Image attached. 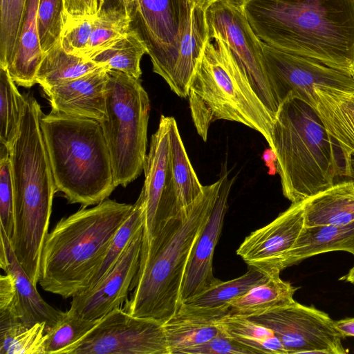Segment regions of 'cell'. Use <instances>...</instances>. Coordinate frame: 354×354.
<instances>
[{"mask_svg": "<svg viewBox=\"0 0 354 354\" xmlns=\"http://www.w3.org/2000/svg\"><path fill=\"white\" fill-rule=\"evenodd\" d=\"M340 279L346 280V281L354 285V266L350 270L346 276L342 277Z\"/></svg>", "mask_w": 354, "mask_h": 354, "instance_id": "45", "label": "cell"}, {"mask_svg": "<svg viewBox=\"0 0 354 354\" xmlns=\"http://www.w3.org/2000/svg\"><path fill=\"white\" fill-rule=\"evenodd\" d=\"M147 48L133 29L114 44L93 55L90 59L105 67L140 79L142 75L140 61Z\"/></svg>", "mask_w": 354, "mask_h": 354, "instance_id": "31", "label": "cell"}, {"mask_svg": "<svg viewBox=\"0 0 354 354\" xmlns=\"http://www.w3.org/2000/svg\"><path fill=\"white\" fill-rule=\"evenodd\" d=\"M107 72L100 68L44 90L52 111L101 122L106 112Z\"/></svg>", "mask_w": 354, "mask_h": 354, "instance_id": "18", "label": "cell"}, {"mask_svg": "<svg viewBox=\"0 0 354 354\" xmlns=\"http://www.w3.org/2000/svg\"><path fill=\"white\" fill-rule=\"evenodd\" d=\"M27 0H0V66L6 68L17 44Z\"/></svg>", "mask_w": 354, "mask_h": 354, "instance_id": "37", "label": "cell"}, {"mask_svg": "<svg viewBox=\"0 0 354 354\" xmlns=\"http://www.w3.org/2000/svg\"><path fill=\"white\" fill-rule=\"evenodd\" d=\"M227 336L245 345L255 353L288 354L281 340L270 328L247 317L230 313L218 321Z\"/></svg>", "mask_w": 354, "mask_h": 354, "instance_id": "29", "label": "cell"}, {"mask_svg": "<svg viewBox=\"0 0 354 354\" xmlns=\"http://www.w3.org/2000/svg\"><path fill=\"white\" fill-rule=\"evenodd\" d=\"M169 116L162 115L157 131L152 135L144 165L145 208L142 251L151 241L160 223L169 178Z\"/></svg>", "mask_w": 354, "mask_h": 354, "instance_id": "17", "label": "cell"}, {"mask_svg": "<svg viewBox=\"0 0 354 354\" xmlns=\"http://www.w3.org/2000/svg\"><path fill=\"white\" fill-rule=\"evenodd\" d=\"M210 39L221 40L248 78L254 91L274 118L279 105L267 77L262 41L252 29L241 0H218L206 10Z\"/></svg>", "mask_w": 354, "mask_h": 354, "instance_id": "9", "label": "cell"}, {"mask_svg": "<svg viewBox=\"0 0 354 354\" xmlns=\"http://www.w3.org/2000/svg\"><path fill=\"white\" fill-rule=\"evenodd\" d=\"M256 354L223 332L210 340L184 350L181 354Z\"/></svg>", "mask_w": 354, "mask_h": 354, "instance_id": "42", "label": "cell"}, {"mask_svg": "<svg viewBox=\"0 0 354 354\" xmlns=\"http://www.w3.org/2000/svg\"><path fill=\"white\" fill-rule=\"evenodd\" d=\"M64 19L95 15L99 10L98 0H64Z\"/></svg>", "mask_w": 354, "mask_h": 354, "instance_id": "43", "label": "cell"}, {"mask_svg": "<svg viewBox=\"0 0 354 354\" xmlns=\"http://www.w3.org/2000/svg\"><path fill=\"white\" fill-rule=\"evenodd\" d=\"M335 326L343 337H354V317L334 321Z\"/></svg>", "mask_w": 354, "mask_h": 354, "instance_id": "44", "label": "cell"}, {"mask_svg": "<svg viewBox=\"0 0 354 354\" xmlns=\"http://www.w3.org/2000/svg\"><path fill=\"white\" fill-rule=\"evenodd\" d=\"M95 16L64 19L60 44L66 53L84 57L88 50Z\"/></svg>", "mask_w": 354, "mask_h": 354, "instance_id": "40", "label": "cell"}, {"mask_svg": "<svg viewBox=\"0 0 354 354\" xmlns=\"http://www.w3.org/2000/svg\"><path fill=\"white\" fill-rule=\"evenodd\" d=\"M201 3L203 4L205 6L208 7L212 3L218 1V0H198Z\"/></svg>", "mask_w": 354, "mask_h": 354, "instance_id": "48", "label": "cell"}, {"mask_svg": "<svg viewBox=\"0 0 354 354\" xmlns=\"http://www.w3.org/2000/svg\"><path fill=\"white\" fill-rule=\"evenodd\" d=\"M221 177L203 186L189 207L163 221L141 252L140 268L123 309L140 317L166 323L183 304L181 290L195 244L215 203Z\"/></svg>", "mask_w": 354, "mask_h": 354, "instance_id": "2", "label": "cell"}, {"mask_svg": "<svg viewBox=\"0 0 354 354\" xmlns=\"http://www.w3.org/2000/svg\"><path fill=\"white\" fill-rule=\"evenodd\" d=\"M132 207L107 198L60 219L44 243L39 279L42 289L64 299L83 292Z\"/></svg>", "mask_w": 354, "mask_h": 354, "instance_id": "5", "label": "cell"}, {"mask_svg": "<svg viewBox=\"0 0 354 354\" xmlns=\"http://www.w3.org/2000/svg\"><path fill=\"white\" fill-rule=\"evenodd\" d=\"M260 40L354 75V0H241Z\"/></svg>", "mask_w": 354, "mask_h": 354, "instance_id": "1", "label": "cell"}, {"mask_svg": "<svg viewBox=\"0 0 354 354\" xmlns=\"http://www.w3.org/2000/svg\"><path fill=\"white\" fill-rule=\"evenodd\" d=\"M142 236L143 227L106 277L93 287L72 297L70 310L84 319L96 320L125 302L140 268Z\"/></svg>", "mask_w": 354, "mask_h": 354, "instance_id": "15", "label": "cell"}, {"mask_svg": "<svg viewBox=\"0 0 354 354\" xmlns=\"http://www.w3.org/2000/svg\"><path fill=\"white\" fill-rule=\"evenodd\" d=\"M349 180H352L354 183V156L351 157L350 163V176Z\"/></svg>", "mask_w": 354, "mask_h": 354, "instance_id": "46", "label": "cell"}, {"mask_svg": "<svg viewBox=\"0 0 354 354\" xmlns=\"http://www.w3.org/2000/svg\"><path fill=\"white\" fill-rule=\"evenodd\" d=\"M131 21L128 10L120 1L118 6L104 8L102 4L99 6L88 50L84 57L90 59L93 55L123 37L131 28Z\"/></svg>", "mask_w": 354, "mask_h": 354, "instance_id": "32", "label": "cell"}, {"mask_svg": "<svg viewBox=\"0 0 354 354\" xmlns=\"http://www.w3.org/2000/svg\"><path fill=\"white\" fill-rule=\"evenodd\" d=\"M268 82L279 106L290 94L313 106L317 86L354 88V75L262 42Z\"/></svg>", "mask_w": 354, "mask_h": 354, "instance_id": "13", "label": "cell"}, {"mask_svg": "<svg viewBox=\"0 0 354 354\" xmlns=\"http://www.w3.org/2000/svg\"><path fill=\"white\" fill-rule=\"evenodd\" d=\"M0 221L10 240L15 227V206L9 150L1 144L0 149Z\"/></svg>", "mask_w": 354, "mask_h": 354, "instance_id": "39", "label": "cell"}, {"mask_svg": "<svg viewBox=\"0 0 354 354\" xmlns=\"http://www.w3.org/2000/svg\"><path fill=\"white\" fill-rule=\"evenodd\" d=\"M0 266L15 280L17 295L21 312L22 322L32 326L45 322L48 330L62 317L64 311L46 303L39 294L28 274L19 263L3 229L0 227Z\"/></svg>", "mask_w": 354, "mask_h": 354, "instance_id": "21", "label": "cell"}, {"mask_svg": "<svg viewBox=\"0 0 354 354\" xmlns=\"http://www.w3.org/2000/svg\"><path fill=\"white\" fill-rule=\"evenodd\" d=\"M21 320L15 280L8 273L0 277V324Z\"/></svg>", "mask_w": 354, "mask_h": 354, "instance_id": "41", "label": "cell"}, {"mask_svg": "<svg viewBox=\"0 0 354 354\" xmlns=\"http://www.w3.org/2000/svg\"><path fill=\"white\" fill-rule=\"evenodd\" d=\"M19 131L9 157L14 193L15 227L10 245L35 286L57 188L40 125L39 104L26 94Z\"/></svg>", "mask_w": 354, "mask_h": 354, "instance_id": "3", "label": "cell"}, {"mask_svg": "<svg viewBox=\"0 0 354 354\" xmlns=\"http://www.w3.org/2000/svg\"><path fill=\"white\" fill-rule=\"evenodd\" d=\"M64 24V0H39L37 29L43 53L60 42Z\"/></svg>", "mask_w": 354, "mask_h": 354, "instance_id": "38", "label": "cell"}, {"mask_svg": "<svg viewBox=\"0 0 354 354\" xmlns=\"http://www.w3.org/2000/svg\"><path fill=\"white\" fill-rule=\"evenodd\" d=\"M354 222V183L348 180L306 200L305 226L341 225Z\"/></svg>", "mask_w": 354, "mask_h": 354, "instance_id": "26", "label": "cell"}, {"mask_svg": "<svg viewBox=\"0 0 354 354\" xmlns=\"http://www.w3.org/2000/svg\"><path fill=\"white\" fill-rule=\"evenodd\" d=\"M106 112L101 127L115 182L126 187L144 169L150 101L140 79L108 70Z\"/></svg>", "mask_w": 354, "mask_h": 354, "instance_id": "8", "label": "cell"}, {"mask_svg": "<svg viewBox=\"0 0 354 354\" xmlns=\"http://www.w3.org/2000/svg\"><path fill=\"white\" fill-rule=\"evenodd\" d=\"M346 251L354 256V222L341 225L304 226L283 262V270L319 254Z\"/></svg>", "mask_w": 354, "mask_h": 354, "instance_id": "25", "label": "cell"}, {"mask_svg": "<svg viewBox=\"0 0 354 354\" xmlns=\"http://www.w3.org/2000/svg\"><path fill=\"white\" fill-rule=\"evenodd\" d=\"M169 186L159 225L189 207L201 195L203 189L187 154L176 121L173 117H170L169 120Z\"/></svg>", "mask_w": 354, "mask_h": 354, "instance_id": "19", "label": "cell"}, {"mask_svg": "<svg viewBox=\"0 0 354 354\" xmlns=\"http://www.w3.org/2000/svg\"><path fill=\"white\" fill-rule=\"evenodd\" d=\"M145 208V194L142 189L138 198L133 205L129 216L113 236L102 262L88 280L84 290L93 287L106 276L128 244L143 227Z\"/></svg>", "mask_w": 354, "mask_h": 354, "instance_id": "33", "label": "cell"}, {"mask_svg": "<svg viewBox=\"0 0 354 354\" xmlns=\"http://www.w3.org/2000/svg\"><path fill=\"white\" fill-rule=\"evenodd\" d=\"M187 97L193 122L204 141L212 122L226 120L259 132L272 148L274 117L221 40L207 41L191 79Z\"/></svg>", "mask_w": 354, "mask_h": 354, "instance_id": "7", "label": "cell"}, {"mask_svg": "<svg viewBox=\"0 0 354 354\" xmlns=\"http://www.w3.org/2000/svg\"><path fill=\"white\" fill-rule=\"evenodd\" d=\"M247 318L271 329L288 354H344V339L329 315L296 301Z\"/></svg>", "mask_w": 354, "mask_h": 354, "instance_id": "12", "label": "cell"}, {"mask_svg": "<svg viewBox=\"0 0 354 354\" xmlns=\"http://www.w3.org/2000/svg\"><path fill=\"white\" fill-rule=\"evenodd\" d=\"M234 178L226 173L221 176V187L212 209L192 252L181 290L183 302L198 295L218 281L213 274V257L218 241L227 201Z\"/></svg>", "mask_w": 354, "mask_h": 354, "instance_id": "16", "label": "cell"}, {"mask_svg": "<svg viewBox=\"0 0 354 354\" xmlns=\"http://www.w3.org/2000/svg\"><path fill=\"white\" fill-rule=\"evenodd\" d=\"M66 354H169V350L163 324L118 307L101 317Z\"/></svg>", "mask_w": 354, "mask_h": 354, "instance_id": "11", "label": "cell"}, {"mask_svg": "<svg viewBox=\"0 0 354 354\" xmlns=\"http://www.w3.org/2000/svg\"><path fill=\"white\" fill-rule=\"evenodd\" d=\"M229 313L230 308H201L183 304L163 324L169 354H181L222 333L218 321Z\"/></svg>", "mask_w": 354, "mask_h": 354, "instance_id": "20", "label": "cell"}, {"mask_svg": "<svg viewBox=\"0 0 354 354\" xmlns=\"http://www.w3.org/2000/svg\"><path fill=\"white\" fill-rule=\"evenodd\" d=\"M99 319L87 320L69 309L65 311L47 333L45 354H66L96 325Z\"/></svg>", "mask_w": 354, "mask_h": 354, "instance_id": "36", "label": "cell"}, {"mask_svg": "<svg viewBox=\"0 0 354 354\" xmlns=\"http://www.w3.org/2000/svg\"><path fill=\"white\" fill-rule=\"evenodd\" d=\"M313 108L326 131L350 156H354V88L317 86Z\"/></svg>", "mask_w": 354, "mask_h": 354, "instance_id": "22", "label": "cell"}, {"mask_svg": "<svg viewBox=\"0 0 354 354\" xmlns=\"http://www.w3.org/2000/svg\"><path fill=\"white\" fill-rule=\"evenodd\" d=\"M272 148L283 196L305 201L350 176L352 156L326 131L313 106L288 95L274 118Z\"/></svg>", "mask_w": 354, "mask_h": 354, "instance_id": "4", "label": "cell"}, {"mask_svg": "<svg viewBox=\"0 0 354 354\" xmlns=\"http://www.w3.org/2000/svg\"><path fill=\"white\" fill-rule=\"evenodd\" d=\"M270 277L257 268L249 267L243 275L225 281L218 279L209 288L183 304L201 308H230L232 301L263 283Z\"/></svg>", "mask_w": 354, "mask_h": 354, "instance_id": "30", "label": "cell"}, {"mask_svg": "<svg viewBox=\"0 0 354 354\" xmlns=\"http://www.w3.org/2000/svg\"><path fill=\"white\" fill-rule=\"evenodd\" d=\"M206 6L198 0L193 3L178 48V55L171 80V90L181 97L188 95L189 86L196 65L208 40Z\"/></svg>", "mask_w": 354, "mask_h": 354, "instance_id": "23", "label": "cell"}, {"mask_svg": "<svg viewBox=\"0 0 354 354\" xmlns=\"http://www.w3.org/2000/svg\"><path fill=\"white\" fill-rule=\"evenodd\" d=\"M121 3L123 4V6L127 8H129L133 2L135 0H119Z\"/></svg>", "mask_w": 354, "mask_h": 354, "instance_id": "47", "label": "cell"}, {"mask_svg": "<svg viewBox=\"0 0 354 354\" xmlns=\"http://www.w3.org/2000/svg\"><path fill=\"white\" fill-rule=\"evenodd\" d=\"M39 2L27 0L17 44L6 67L15 84L26 88L37 84L36 74L44 56L37 29Z\"/></svg>", "mask_w": 354, "mask_h": 354, "instance_id": "24", "label": "cell"}, {"mask_svg": "<svg viewBox=\"0 0 354 354\" xmlns=\"http://www.w3.org/2000/svg\"><path fill=\"white\" fill-rule=\"evenodd\" d=\"M25 104L6 68L0 66V143L9 150L17 137Z\"/></svg>", "mask_w": 354, "mask_h": 354, "instance_id": "35", "label": "cell"}, {"mask_svg": "<svg viewBox=\"0 0 354 354\" xmlns=\"http://www.w3.org/2000/svg\"><path fill=\"white\" fill-rule=\"evenodd\" d=\"M100 68L105 67L91 59L66 53L59 42L44 53L36 74V82L45 90Z\"/></svg>", "mask_w": 354, "mask_h": 354, "instance_id": "28", "label": "cell"}, {"mask_svg": "<svg viewBox=\"0 0 354 354\" xmlns=\"http://www.w3.org/2000/svg\"><path fill=\"white\" fill-rule=\"evenodd\" d=\"M40 125L57 191L82 207L107 198L117 185L100 122L51 110Z\"/></svg>", "mask_w": 354, "mask_h": 354, "instance_id": "6", "label": "cell"}, {"mask_svg": "<svg viewBox=\"0 0 354 354\" xmlns=\"http://www.w3.org/2000/svg\"><path fill=\"white\" fill-rule=\"evenodd\" d=\"M298 288L282 280L279 274L270 276L242 297L230 303V313L245 317L259 315L294 301Z\"/></svg>", "mask_w": 354, "mask_h": 354, "instance_id": "27", "label": "cell"}, {"mask_svg": "<svg viewBox=\"0 0 354 354\" xmlns=\"http://www.w3.org/2000/svg\"><path fill=\"white\" fill-rule=\"evenodd\" d=\"M195 0H135L127 9L131 28L145 43L153 71L169 84L180 41Z\"/></svg>", "mask_w": 354, "mask_h": 354, "instance_id": "10", "label": "cell"}, {"mask_svg": "<svg viewBox=\"0 0 354 354\" xmlns=\"http://www.w3.org/2000/svg\"><path fill=\"white\" fill-rule=\"evenodd\" d=\"M48 332L45 322L32 326L21 321L0 324V353L45 354Z\"/></svg>", "mask_w": 354, "mask_h": 354, "instance_id": "34", "label": "cell"}, {"mask_svg": "<svg viewBox=\"0 0 354 354\" xmlns=\"http://www.w3.org/2000/svg\"><path fill=\"white\" fill-rule=\"evenodd\" d=\"M306 200L291 203L274 220L251 232L236 254L248 265L269 276L280 274L285 257L305 226Z\"/></svg>", "mask_w": 354, "mask_h": 354, "instance_id": "14", "label": "cell"}]
</instances>
